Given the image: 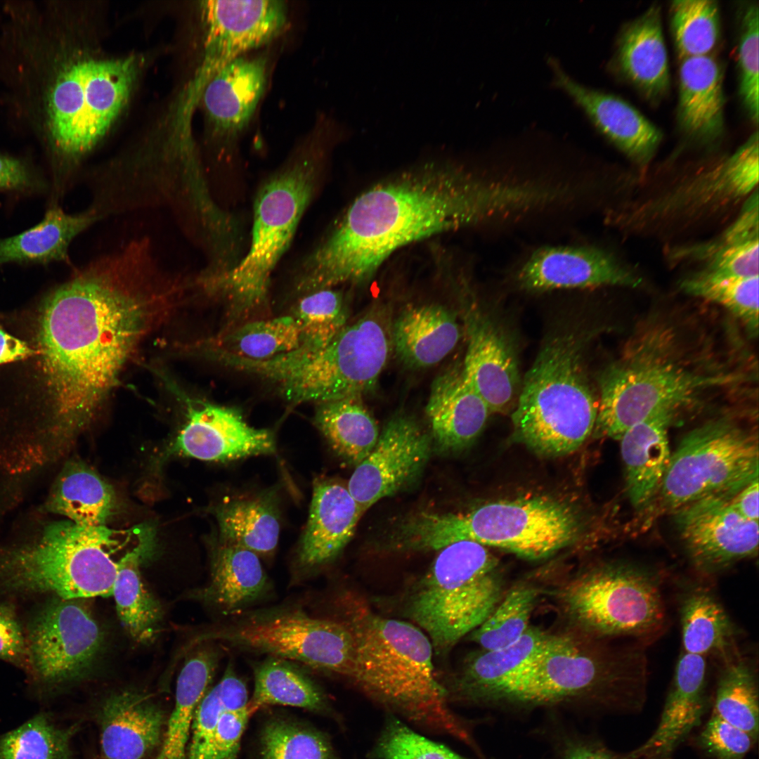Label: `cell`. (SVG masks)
Listing matches in <instances>:
<instances>
[{"instance_id":"55","label":"cell","mask_w":759,"mask_h":759,"mask_svg":"<svg viewBox=\"0 0 759 759\" xmlns=\"http://www.w3.org/2000/svg\"><path fill=\"white\" fill-rule=\"evenodd\" d=\"M699 746L714 759H744L756 741L715 713L697 738Z\"/></svg>"},{"instance_id":"62","label":"cell","mask_w":759,"mask_h":759,"mask_svg":"<svg viewBox=\"0 0 759 759\" xmlns=\"http://www.w3.org/2000/svg\"><path fill=\"white\" fill-rule=\"evenodd\" d=\"M35 351L23 339L7 331L0 323V367L24 361Z\"/></svg>"},{"instance_id":"35","label":"cell","mask_w":759,"mask_h":759,"mask_svg":"<svg viewBox=\"0 0 759 759\" xmlns=\"http://www.w3.org/2000/svg\"><path fill=\"white\" fill-rule=\"evenodd\" d=\"M617 61L623 74L651 99L668 90L670 76L661 11L652 6L621 32Z\"/></svg>"},{"instance_id":"44","label":"cell","mask_w":759,"mask_h":759,"mask_svg":"<svg viewBox=\"0 0 759 759\" xmlns=\"http://www.w3.org/2000/svg\"><path fill=\"white\" fill-rule=\"evenodd\" d=\"M300 332L292 316L249 321L219 337L218 351L252 361H265L296 350Z\"/></svg>"},{"instance_id":"21","label":"cell","mask_w":759,"mask_h":759,"mask_svg":"<svg viewBox=\"0 0 759 759\" xmlns=\"http://www.w3.org/2000/svg\"><path fill=\"white\" fill-rule=\"evenodd\" d=\"M188 406L186 422L173 443V452L217 462L275 452L273 434L249 426L236 410L202 402Z\"/></svg>"},{"instance_id":"47","label":"cell","mask_w":759,"mask_h":759,"mask_svg":"<svg viewBox=\"0 0 759 759\" xmlns=\"http://www.w3.org/2000/svg\"><path fill=\"white\" fill-rule=\"evenodd\" d=\"M758 276L723 275L701 270L685 278L682 290L728 309L752 334L758 330Z\"/></svg>"},{"instance_id":"22","label":"cell","mask_w":759,"mask_h":759,"mask_svg":"<svg viewBox=\"0 0 759 759\" xmlns=\"http://www.w3.org/2000/svg\"><path fill=\"white\" fill-rule=\"evenodd\" d=\"M527 291L599 286L636 287L641 279L602 249L590 247H547L536 250L517 274Z\"/></svg>"},{"instance_id":"60","label":"cell","mask_w":759,"mask_h":759,"mask_svg":"<svg viewBox=\"0 0 759 759\" xmlns=\"http://www.w3.org/2000/svg\"><path fill=\"white\" fill-rule=\"evenodd\" d=\"M224 711H238L249 706L245 682L229 662L220 681L216 685Z\"/></svg>"},{"instance_id":"13","label":"cell","mask_w":759,"mask_h":759,"mask_svg":"<svg viewBox=\"0 0 759 759\" xmlns=\"http://www.w3.org/2000/svg\"><path fill=\"white\" fill-rule=\"evenodd\" d=\"M758 133L729 156L632 202L619 214L618 224L636 233L682 230L750 196L759 175Z\"/></svg>"},{"instance_id":"61","label":"cell","mask_w":759,"mask_h":759,"mask_svg":"<svg viewBox=\"0 0 759 759\" xmlns=\"http://www.w3.org/2000/svg\"><path fill=\"white\" fill-rule=\"evenodd\" d=\"M562 748L560 759H632L628 754L616 753L601 743L584 738H569Z\"/></svg>"},{"instance_id":"52","label":"cell","mask_w":759,"mask_h":759,"mask_svg":"<svg viewBox=\"0 0 759 759\" xmlns=\"http://www.w3.org/2000/svg\"><path fill=\"white\" fill-rule=\"evenodd\" d=\"M261 737L262 759H338L322 733L286 720L268 722Z\"/></svg>"},{"instance_id":"39","label":"cell","mask_w":759,"mask_h":759,"mask_svg":"<svg viewBox=\"0 0 759 759\" xmlns=\"http://www.w3.org/2000/svg\"><path fill=\"white\" fill-rule=\"evenodd\" d=\"M116 508L117 498L111 486L79 460L64 466L45 503L46 511L90 526H106Z\"/></svg>"},{"instance_id":"43","label":"cell","mask_w":759,"mask_h":759,"mask_svg":"<svg viewBox=\"0 0 759 759\" xmlns=\"http://www.w3.org/2000/svg\"><path fill=\"white\" fill-rule=\"evenodd\" d=\"M254 690L249 706L254 711L268 705H283L315 712L328 709L321 688L292 661L268 656L254 668Z\"/></svg>"},{"instance_id":"49","label":"cell","mask_w":759,"mask_h":759,"mask_svg":"<svg viewBox=\"0 0 759 759\" xmlns=\"http://www.w3.org/2000/svg\"><path fill=\"white\" fill-rule=\"evenodd\" d=\"M713 713L758 737V690L753 670L743 660H732L722 670L715 691Z\"/></svg>"},{"instance_id":"37","label":"cell","mask_w":759,"mask_h":759,"mask_svg":"<svg viewBox=\"0 0 759 759\" xmlns=\"http://www.w3.org/2000/svg\"><path fill=\"white\" fill-rule=\"evenodd\" d=\"M548 635L529 627L512 644L471 655L447 689L449 701L453 697L467 703H485L531 660Z\"/></svg>"},{"instance_id":"40","label":"cell","mask_w":759,"mask_h":759,"mask_svg":"<svg viewBox=\"0 0 759 759\" xmlns=\"http://www.w3.org/2000/svg\"><path fill=\"white\" fill-rule=\"evenodd\" d=\"M219 540L270 556L280 534L279 514L270 495L226 498L214 509Z\"/></svg>"},{"instance_id":"45","label":"cell","mask_w":759,"mask_h":759,"mask_svg":"<svg viewBox=\"0 0 759 759\" xmlns=\"http://www.w3.org/2000/svg\"><path fill=\"white\" fill-rule=\"evenodd\" d=\"M682 644L686 653L701 656L724 653L732 634L729 617L708 592L695 591L681 608Z\"/></svg>"},{"instance_id":"32","label":"cell","mask_w":759,"mask_h":759,"mask_svg":"<svg viewBox=\"0 0 759 759\" xmlns=\"http://www.w3.org/2000/svg\"><path fill=\"white\" fill-rule=\"evenodd\" d=\"M758 195H751L741 212L720 236L670 251V259L692 261L701 270L723 275L758 276Z\"/></svg>"},{"instance_id":"23","label":"cell","mask_w":759,"mask_h":759,"mask_svg":"<svg viewBox=\"0 0 759 759\" xmlns=\"http://www.w3.org/2000/svg\"><path fill=\"white\" fill-rule=\"evenodd\" d=\"M548 63L554 84L583 109L603 135L636 163L642 165L651 160L662 139L654 124L623 99L578 83L554 58Z\"/></svg>"},{"instance_id":"10","label":"cell","mask_w":759,"mask_h":759,"mask_svg":"<svg viewBox=\"0 0 759 759\" xmlns=\"http://www.w3.org/2000/svg\"><path fill=\"white\" fill-rule=\"evenodd\" d=\"M119 533L106 526L52 522L34 540L0 548V587L66 599L111 596Z\"/></svg>"},{"instance_id":"4","label":"cell","mask_w":759,"mask_h":759,"mask_svg":"<svg viewBox=\"0 0 759 759\" xmlns=\"http://www.w3.org/2000/svg\"><path fill=\"white\" fill-rule=\"evenodd\" d=\"M682 342L673 327L658 325L630 339L623 355L599 377L597 433L619 440L656 412L675 413L702 394L747 377L718 366L704 352Z\"/></svg>"},{"instance_id":"29","label":"cell","mask_w":759,"mask_h":759,"mask_svg":"<svg viewBox=\"0 0 759 759\" xmlns=\"http://www.w3.org/2000/svg\"><path fill=\"white\" fill-rule=\"evenodd\" d=\"M100 721L108 759H141L160 743L164 715L145 694L124 691L105 701Z\"/></svg>"},{"instance_id":"64","label":"cell","mask_w":759,"mask_h":759,"mask_svg":"<svg viewBox=\"0 0 759 759\" xmlns=\"http://www.w3.org/2000/svg\"><path fill=\"white\" fill-rule=\"evenodd\" d=\"M4 435H5V434H4L3 433H1V432H0V437L3 436ZM6 438H7L8 439H9V438H8V437L7 436H6ZM11 442H12V443H13V444H14V443H15V442H14L13 441H11ZM17 444H18V443H17ZM20 446H20V445H19V447H20ZM24 448H25V447H24ZM23 450H25V448H23ZM27 453H31V454H32V455H35V454L32 453V452H30V451H29V450H27Z\"/></svg>"},{"instance_id":"56","label":"cell","mask_w":759,"mask_h":759,"mask_svg":"<svg viewBox=\"0 0 759 759\" xmlns=\"http://www.w3.org/2000/svg\"><path fill=\"white\" fill-rule=\"evenodd\" d=\"M216 685L206 692L193 718L188 759H208L216 725L222 712Z\"/></svg>"},{"instance_id":"17","label":"cell","mask_w":759,"mask_h":759,"mask_svg":"<svg viewBox=\"0 0 759 759\" xmlns=\"http://www.w3.org/2000/svg\"><path fill=\"white\" fill-rule=\"evenodd\" d=\"M431 448L429 435L413 417L405 414L392 417L346 486L363 514L414 482L428 461Z\"/></svg>"},{"instance_id":"19","label":"cell","mask_w":759,"mask_h":759,"mask_svg":"<svg viewBox=\"0 0 759 759\" xmlns=\"http://www.w3.org/2000/svg\"><path fill=\"white\" fill-rule=\"evenodd\" d=\"M674 514L687 553L703 570H720L758 553V522L741 516L730 498H704Z\"/></svg>"},{"instance_id":"36","label":"cell","mask_w":759,"mask_h":759,"mask_svg":"<svg viewBox=\"0 0 759 759\" xmlns=\"http://www.w3.org/2000/svg\"><path fill=\"white\" fill-rule=\"evenodd\" d=\"M136 69L132 58L87 60L79 141L82 160L103 136L124 106Z\"/></svg>"},{"instance_id":"30","label":"cell","mask_w":759,"mask_h":759,"mask_svg":"<svg viewBox=\"0 0 759 759\" xmlns=\"http://www.w3.org/2000/svg\"><path fill=\"white\" fill-rule=\"evenodd\" d=\"M271 590L270 579L257 554L219 540L212 552L209 581L197 597L232 616L264 598Z\"/></svg>"},{"instance_id":"41","label":"cell","mask_w":759,"mask_h":759,"mask_svg":"<svg viewBox=\"0 0 759 759\" xmlns=\"http://www.w3.org/2000/svg\"><path fill=\"white\" fill-rule=\"evenodd\" d=\"M219 660L214 646L200 647L186 661L176 682V700L155 759H185L196 709L208 690Z\"/></svg>"},{"instance_id":"26","label":"cell","mask_w":759,"mask_h":759,"mask_svg":"<svg viewBox=\"0 0 759 759\" xmlns=\"http://www.w3.org/2000/svg\"><path fill=\"white\" fill-rule=\"evenodd\" d=\"M425 412L434 441L447 452L471 444L491 414L484 400L465 377L462 365L449 368L434 379Z\"/></svg>"},{"instance_id":"50","label":"cell","mask_w":759,"mask_h":759,"mask_svg":"<svg viewBox=\"0 0 759 759\" xmlns=\"http://www.w3.org/2000/svg\"><path fill=\"white\" fill-rule=\"evenodd\" d=\"M76 728L57 726L46 713L37 714L0 736V759H72Z\"/></svg>"},{"instance_id":"20","label":"cell","mask_w":759,"mask_h":759,"mask_svg":"<svg viewBox=\"0 0 759 759\" xmlns=\"http://www.w3.org/2000/svg\"><path fill=\"white\" fill-rule=\"evenodd\" d=\"M467 349L463 373L491 413L514 408L521 387L517 356L500 325L477 307L464 314Z\"/></svg>"},{"instance_id":"63","label":"cell","mask_w":759,"mask_h":759,"mask_svg":"<svg viewBox=\"0 0 759 759\" xmlns=\"http://www.w3.org/2000/svg\"><path fill=\"white\" fill-rule=\"evenodd\" d=\"M730 502L741 516L758 522V477L739 491L730 498Z\"/></svg>"},{"instance_id":"3","label":"cell","mask_w":759,"mask_h":759,"mask_svg":"<svg viewBox=\"0 0 759 759\" xmlns=\"http://www.w3.org/2000/svg\"><path fill=\"white\" fill-rule=\"evenodd\" d=\"M354 644L348 676L372 701L406 722L453 737L477 750L471 725L449 706L437 679L430 640L417 626L372 611L349 593L335 599Z\"/></svg>"},{"instance_id":"2","label":"cell","mask_w":759,"mask_h":759,"mask_svg":"<svg viewBox=\"0 0 759 759\" xmlns=\"http://www.w3.org/2000/svg\"><path fill=\"white\" fill-rule=\"evenodd\" d=\"M512 184L490 183L450 165L405 171L358 195L301 263L302 293L368 281L409 244L515 212Z\"/></svg>"},{"instance_id":"57","label":"cell","mask_w":759,"mask_h":759,"mask_svg":"<svg viewBox=\"0 0 759 759\" xmlns=\"http://www.w3.org/2000/svg\"><path fill=\"white\" fill-rule=\"evenodd\" d=\"M48 187L44 175L32 163L0 153V192L39 194Z\"/></svg>"},{"instance_id":"8","label":"cell","mask_w":759,"mask_h":759,"mask_svg":"<svg viewBox=\"0 0 759 759\" xmlns=\"http://www.w3.org/2000/svg\"><path fill=\"white\" fill-rule=\"evenodd\" d=\"M391 330L387 309L375 306L320 350L296 349L265 361L231 356L226 363L273 382L293 404L363 397L376 387L389 360Z\"/></svg>"},{"instance_id":"15","label":"cell","mask_w":759,"mask_h":759,"mask_svg":"<svg viewBox=\"0 0 759 759\" xmlns=\"http://www.w3.org/2000/svg\"><path fill=\"white\" fill-rule=\"evenodd\" d=\"M562 596L569 617L595 635H647L663 623V604L656 580L630 564L592 568L571 580Z\"/></svg>"},{"instance_id":"25","label":"cell","mask_w":759,"mask_h":759,"mask_svg":"<svg viewBox=\"0 0 759 759\" xmlns=\"http://www.w3.org/2000/svg\"><path fill=\"white\" fill-rule=\"evenodd\" d=\"M703 656L685 652L679 659L670 692L652 734L628 753L632 759H671L699 725L706 706Z\"/></svg>"},{"instance_id":"28","label":"cell","mask_w":759,"mask_h":759,"mask_svg":"<svg viewBox=\"0 0 759 759\" xmlns=\"http://www.w3.org/2000/svg\"><path fill=\"white\" fill-rule=\"evenodd\" d=\"M675 413L660 410L628 429L620 438L626 492L636 509L657 498L671 452L668 430Z\"/></svg>"},{"instance_id":"51","label":"cell","mask_w":759,"mask_h":759,"mask_svg":"<svg viewBox=\"0 0 759 759\" xmlns=\"http://www.w3.org/2000/svg\"><path fill=\"white\" fill-rule=\"evenodd\" d=\"M670 11L673 34L681 60L709 55L719 38L717 1L675 0Z\"/></svg>"},{"instance_id":"59","label":"cell","mask_w":759,"mask_h":759,"mask_svg":"<svg viewBox=\"0 0 759 759\" xmlns=\"http://www.w3.org/2000/svg\"><path fill=\"white\" fill-rule=\"evenodd\" d=\"M0 659L17 664L28 663L25 635L11 609L1 603Z\"/></svg>"},{"instance_id":"53","label":"cell","mask_w":759,"mask_h":759,"mask_svg":"<svg viewBox=\"0 0 759 759\" xmlns=\"http://www.w3.org/2000/svg\"><path fill=\"white\" fill-rule=\"evenodd\" d=\"M370 759H467L415 731L387 713L382 728L368 753Z\"/></svg>"},{"instance_id":"1","label":"cell","mask_w":759,"mask_h":759,"mask_svg":"<svg viewBox=\"0 0 759 759\" xmlns=\"http://www.w3.org/2000/svg\"><path fill=\"white\" fill-rule=\"evenodd\" d=\"M183 287L142 238L74 271L29 309L1 316L3 326L35 351L1 369L6 409L67 446L94 419L141 339Z\"/></svg>"},{"instance_id":"9","label":"cell","mask_w":759,"mask_h":759,"mask_svg":"<svg viewBox=\"0 0 759 759\" xmlns=\"http://www.w3.org/2000/svg\"><path fill=\"white\" fill-rule=\"evenodd\" d=\"M578 531L569 506L541 497L488 502L467 513L420 512L400 526L408 551H438L469 540L534 560L569 545Z\"/></svg>"},{"instance_id":"11","label":"cell","mask_w":759,"mask_h":759,"mask_svg":"<svg viewBox=\"0 0 759 759\" xmlns=\"http://www.w3.org/2000/svg\"><path fill=\"white\" fill-rule=\"evenodd\" d=\"M407 596L406 614L444 654L476 629L503 595L498 560L486 546L465 540L440 549Z\"/></svg>"},{"instance_id":"58","label":"cell","mask_w":759,"mask_h":759,"mask_svg":"<svg viewBox=\"0 0 759 759\" xmlns=\"http://www.w3.org/2000/svg\"><path fill=\"white\" fill-rule=\"evenodd\" d=\"M252 712L249 704L241 711L222 712L216 725L208 759L236 758L242 733Z\"/></svg>"},{"instance_id":"7","label":"cell","mask_w":759,"mask_h":759,"mask_svg":"<svg viewBox=\"0 0 759 759\" xmlns=\"http://www.w3.org/2000/svg\"><path fill=\"white\" fill-rule=\"evenodd\" d=\"M645 675L640 652L596 651L571 636L548 635L531 660L485 703L542 706L585 700L636 711L644 702Z\"/></svg>"},{"instance_id":"24","label":"cell","mask_w":759,"mask_h":759,"mask_svg":"<svg viewBox=\"0 0 759 759\" xmlns=\"http://www.w3.org/2000/svg\"><path fill=\"white\" fill-rule=\"evenodd\" d=\"M363 514L347 486L335 480H316L308 522L297 550V564L301 573H315L335 559L353 537Z\"/></svg>"},{"instance_id":"18","label":"cell","mask_w":759,"mask_h":759,"mask_svg":"<svg viewBox=\"0 0 759 759\" xmlns=\"http://www.w3.org/2000/svg\"><path fill=\"white\" fill-rule=\"evenodd\" d=\"M202 6L207 28L202 90L230 62L274 39L287 22V6L280 0H212Z\"/></svg>"},{"instance_id":"14","label":"cell","mask_w":759,"mask_h":759,"mask_svg":"<svg viewBox=\"0 0 759 759\" xmlns=\"http://www.w3.org/2000/svg\"><path fill=\"white\" fill-rule=\"evenodd\" d=\"M203 641H217L347 677L354 653L352 635L342 622L290 606L232 616Z\"/></svg>"},{"instance_id":"5","label":"cell","mask_w":759,"mask_h":759,"mask_svg":"<svg viewBox=\"0 0 759 759\" xmlns=\"http://www.w3.org/2000/svg\"><path fill=\"white\" fill-rule=\"evenodd\" d=\"M591 337L579 326L552 333L521 380L512 413L514 435L540 455L571 453L595 429L598 401L586 364Z\"/></svg>"},{"instance_id":"12","label":"cell","mask_w":759,"mask_h":759,"mask_svg":"<svg viewBox=\"0 0 759 759\" xmlns=\"http://www.w3.org/2000/svg\"><path fill=\"white\" fill-rule=\"evenodd\" d=\"M758 477L757 435L731 418L692 429L671 453L657 496L669 512L707 497L731 498Z\"/></svg>"},{"instance_id":"38","label":"cell","mask_w":759,"mask_h":759,"mask_svg":"<svg viewBox=\"0 0 759 759\" xmlns=\"http://www.w3.org/2000/svg\"><path fill=\"white\" fill-rule=\"evenodd\" d=\"M138 543L117 560L112 594L119 620L136 642L147 643L155 637L162 610L159 602L148 590L140 572L141 562L153 547L152 528H139Z\"/></svg>"},{"instance_id":"27","label":"cell","mask_w":759,"mask_h":759,"mask_svg":"<svg viewBox=\"0 0 759 759\" xmlns=\"http://www.w3.org/2000/svg\"><path fill=\"white\" fill-rule=\"evenodd\" d=\"M267 61L240 56L216 73L202 91L205 109L215 132L230 138L249 122L264 92Z\"/></svg>"},{"instance_id":"46","label":"cell","mask_w":759,"mask_h":759,"mask_svg":"<svg viewBox=\"0 0 759 759\" xmlns=\"http://www.w3.org/2000/svg\"><path fill=\"white\" fill-rule=\"evenodd\" d=\"M292 316L300 332L297 349L304 352L326 346L346 327L349 317L343 293L333 288L304 294Z\"/></svg>"},{"instance_id":"54","label":"cell","mask_w":759,"mask_h":759,"mask_svg":"<svg viewBox=\"0 0 759 759\" xmlns=\"http://www.w3.org/2000/svg\"><path fill=\"white\" fill-rule=\"evenodd\" d=\"M738 43L739 93L755 124L758 122V30L759 10L755 3L741 12Z\"/></svg>"},{"instance_id":"42","label":"cell","mask_w":759,"mask_h":759,"mask_svg":"<svg viewBox=\"0 0 759 759\" xmlns=\"http://www.w3.org/2000/svg\"><path fill=\"white\" fill-rule=\"evenodd\" d=\"M315 423L337 454L356 467L379 436L377 424L359 396L318 404Z\"/></svg>"},{"instance_id":"6","label":"cell","mask_w":759,"mask_h":759,"mask_svg":"<svg viewBox=\"0 0 759 759\" xmlns=\"http://www.w3.org/2000/svg\"><path fill=\"white\" fill-rule=\"evenodd\" d=\"M322 165L320 147L312 143L270 175L254 200L247 253L228 270L199 275L206 292L224 299L231 323L266 304L273 271L315 196Z\"/></svg>"},{"instance_id":"48","label":"cell","mask_w":759,"mask_h":759,"mask_svg":"<svg viewBox=\"0 0 759 759\" xmlns=\"http://www.w3.org/2000/svg\"><path fill=\"white\" fill-rule=\"evenodd\" d=\"M538 590L521 583L512 587L488 617L470 633L472 640L484 650L512 644L528 629L529 620L538 598Z\"/></svg>"},{"instance_id":"34","label":"cell","mask_w":759,"mask_h":759,"mask_svg":"<svg viewBox=\"0 0 759 759\" xmlns=\"http://www.w3.org/2000/svg\"><path fill=\"white\" fill-rule=\"evenodd\" d=\"M102 218L91 206L82 212L68 214L58 204L49 205L37 224L18 235L0 238V266L11 263L70 264L69 247L73 240Z\"/></svg>"},{"instance_id":"33","label":"cell","mask_w":759,"mask_h":759,"mask_svg":"<svg viewBox=\"0 0 759 759\" xmlns=\"http://www.w3.org/2000/svg\"><path fill=\"white\" fill-rule=\"evenodd\" d=\"M678 119L682 129L702 142L713 141L724 129L722 72L710 55L681 60Z\"/></svg>"},{"instance_id":"31","label":"cell","mask_w":759,"mask_h":759,"mask_svg":"<svg viewBox=\"0 0 759 759\" xmlns=\"http://www.w3.org/2000/svg\"><path fill=\"white\" fill-rule=\"evenodd\" d=\"M392 349L407 367L422 369L441 361L456 346L461 329L456 316L439 304L408 306L391 324Z\"/></svg>"},{"instance_id":"16","label":"cell","mask_w":759,"mask_h":759,"mask_svg":"<svg viewBox=\"0 0 759 759\" xmlns=\"http://www.w3.org/2000/svg\"><path fill=\"white\" fill-rule=\"evenodd\" d=\"M82 601L56 597L29 625L25 635L28 663L45 685L79 677L101 647L102 630Z\"/></svg>"}]
</instances>
